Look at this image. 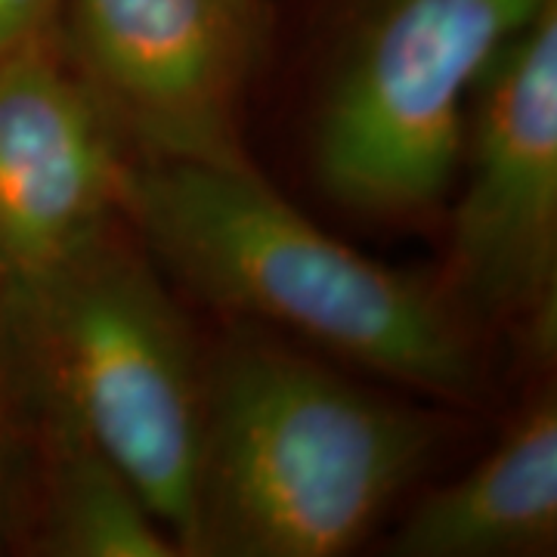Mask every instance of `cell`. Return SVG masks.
Here are the masks:
<instances>
[{
    "mask_svg": "<svg viewBox=\"0 0 557 557\" xmlns=\"http://www.w3.org/2000/svg\"><path fill=\"white\" fill-rule=\"evenodd\" d=\"M121 220L159 267L220 310L437 399L483 387L474 322L443 278L329 236L255 168L131 159Z\"/></svg>",
    "mask_w": 557,
    "mask_h": 557,
    "instance_id": "cell-1",
    "label": "cell"
},
{
    "mask_svg": "<svg viewBox=\"0 0 557 557\" xmlns=\"http://www.w3.org/2000/svg\"><path fill=\"white\" fill-rule=\"evenodd\" d=\"M434 453V428L322 359L239 332L205 366L183 555L335 557L372 533Z\"/></svg>",
    "mask_w": 557,
    "mask_h": 557,
    "instance_id": "cell-2",
    "label": "cell"
},
{
    "mask_svg": "<svg viewBox=\"0 0 557 557\" xmlns=\"http://www.w3.org/2000/svg\"><path fill=\"white\" fill-rule=\"evenodd\" d=\"M205 359L121 218L0 288V375L22 434L65 428L134 480L177 539L193 520Z\"/></svg>",
    "mask_w": 557,
    "mask_h": 557,
    "instance_id": "cell-3",
    "label": "cell"
},
{
    "mask_svg": "<svg viewBox=\"0 0 557 557\" xmlns=\"http://www.w3.org/2000/svg\"><path fill=\"white\" fill-rule=\"evenodd\" d=\"M552 0H347L319 87V186L366 218H418L453 189L480 72Z\"/></svg>",
    "mask_w": 557,
    "mask_h": 557,
    "instance_id": "cell-4",
    "label": "cell"
},
{
    "mask_svg": "<svg viewBox=\"0 0 557 557\" xmlns=\"http://www.w3.org/2000/svg\"><path fill=\"white\" fill-rule=\"evenodd\" d=\"M446 288L471 319L552 354L557 335V0L480 72Z\"/></svg>",
    "mask_w": 557,
    "mask_h": 557,
    "instance_id": "cell-5",
    "label": "cell"
},
{
    "mask_svg": "<svg viewBox=\"0 0 557 557\" xmlns=\"http://www.w3.org/2000/svg\"><path fill=\"white\" fill-rule=\"evenodd\" d=\"M263 0H62L57 47L137 159L251 168L242 121Z\"/></svg>",
    "mask_w": 557,
    "mask_h": 557,
    "instance_id": "cell-6",
    "label": "cell"
},
{
    "mask_svg": "<svg viewBox=\"0 0 557 557\" xmlns=\"http://www.w3.org/2000/svg\"><path fill=\"white\" fill-rule=\"evenodd\" d=\"M127 168L57 38L0 62V288L121 218Z\"/></svg>",
    "mask_w": 557,
    "mask_h": 557,
    "instance_id": "cell-7",
    "label": "cell"
},
{
    "mask_svg": "<svg viewBox=\"0 0 557 557\" xmlns=\"http://www.w3.org/2000/svg\"><path fill=\"white\" fill-rule=\"evenodd\" d=\"M557 545V403L536 399L478 465L418 502L397 557H530Z\"/></svg>",
    "mask_w": 557,
    "mask_h": 557,
    "instance_id": "cell-8",
    "label": "cell"
},
{
    "mask_svg": "<svg viewBox=\"0 0 557 557\" xmlns=\"http://www.w3.org/2000/svg\"><path fill=\"white\" fill-rule=\"evenodd\" d=\"M38 453V552L60 557H171L177 539L156 518L134 480L94 443L65 428L28 434Z\"/></svg>",
    "mask_w": 557,
    "mask_h": 557,
    "instance_id": "cell-9",
    "label": "cell"
},
{
    "mask_svg": "<svg viewBox=\"0 0 557 557\" xmlns=\"http://www.w3.org/2000/svg\"><path fill=\"white\" fill-rule=\"evenodd\" d=\"M62 0H0V62L57 38Z\"/></svg>",
    "mask_w": 557,
    "mask_h": 557,
    "instance_id": "cell-10",
    "label": "cell"
},
{
    "mask_svg": "<svg viewBox=\"0 0 557 557\" xmlns=\"http://www.w3.org/2000/svg\"><path fill=\"white\" fill-rule=\"evenodd\" d=\"M25 471H28V443L0 375V527L7 523L20 502Z\"/></svg>",
    "mask_w": 557,
    "mask_h": 557,
    "instance_id": "cell-11",
    "label": "cell"
}]
</instances>
